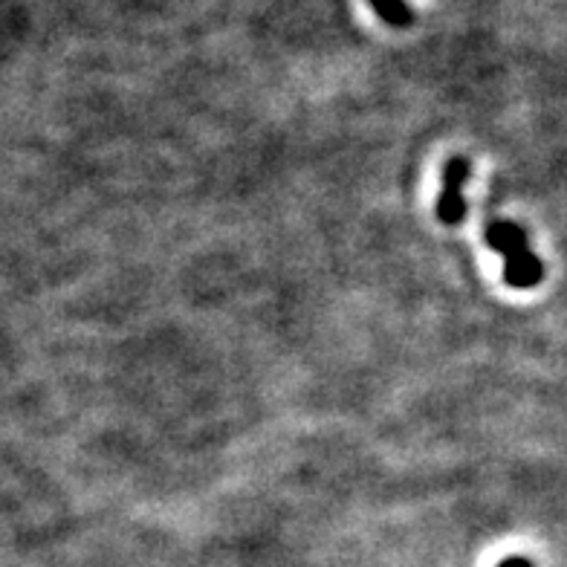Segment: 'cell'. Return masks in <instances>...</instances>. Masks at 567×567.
Here are the masks:
<instances>
[{
  "mask_svg": "<svg viewBox=\"0 0 567 567\" xmlns=\"http://www.w3.org/2000/svg\"><path fill=\"white\" fill-rule=\"evenodd\" d=\"M472 174V159L470 157H452L443 168V188L437 197V217L446 226L463 224L466 217V183Z\"/></svg>",
  "mask_w": 567,
  "mask_h": 567,
  "instance_id": "2",
  "label": "cell"
},
{
  "mask_svg": "<svg viewBox=\"0 0 567 567\" xmlns=\"http://www.w3.org/2000/svg\"><path fill=\"white\" fill-rule=\"evenodd\" d=\"M498 567H533V565L527 559H507V561H501Z\"/></svg>",
  "mask_w": 567,
  "mask_h": 567,
  "instance_id": "3",
  "label": "cell"
},
{
  "mask_svg": "<svg viewBox=\"0 0 567 567\" xmlns=\"http://www.w3.org/2000/svg\"><path fill=\"white\" fill-rule=\"evenodd\" d=\"M486 244L504 258V281L515 290H533L545 278V264L527 244V231L513 220H493L484 229Z\"/></svg>",
  "mask_w": 567,
  "mask_h": 567,
  "instance_id": "1",
  "label": "cell"
}]
</instances>
